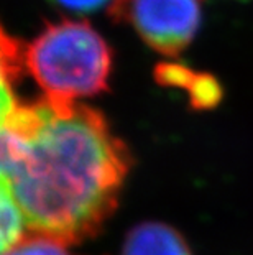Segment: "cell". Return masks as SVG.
<instances>
[{
  "mask_svg": "<svg viewBox=\"0 0 253 255\" xmlns=\"http://www.w3.org/2000/svg\"><path fill=\"white\" fill-rule=\"evenodd\" d=\"M25 68L45 97L76 102L107 88L112 50L87 21L63 20L46 25L25 48Z\"/></svg>",
  "mask_w": 253,
  "mask_h": 255,
  "instance_id": "obj_2",
  "label": "cell"
},
{
  "mask_svg": "<svg viewBox=\"0 0 253 255\" xmlns=\"http://www.w3.org/2000/svg\"><path fill=\"white\" fill-rule=\"evenodd\" d=\"M158 81L166 86L187 89L192 104L199 109L215 106L222 96L220 86L212 76L194 73L179 64H161L158 68Z\"/></svg>",
  "mask_w": 253,
  "mask_h": 255,
  "instance_id": "obj_6",
  "label": "cell"
},
{
  "mask_svg": "<svg viewBox=\"0 0 253 255\" xmlns=\"http://www.w3.org/2000/svg\"><path fill=\"white\" fill-rule=\"evenodd\" d=\"M68 244L59 239L33 232L23 234L20 241L5 255H71L68 252Z\"/></svg>",
  "mask_w": 253,
  "mask_h": 255,
  "instance_id": "obj_8",
  "label": "cell"
},
{
  "mask_svg": "<svg viewBox=\"0 0 253 255\" xmlns=\"http://www.w3.org/2000/svg\"><path fill=\"white\" fill-rule=\"evenodd\" d=\"M130 155L102 114L43 97L0 126V175L26 227L66 244L99 232L117 208Z\"/></svg>",
  "mask_w": 253,
  "mask_h": 255,
  "instance_id": "obj_1",
  "label": "cell"
},
{
  "mask_svg": "<svg viewBox=\"0 0 253 255\" xmlns=\"http://www.w3.org/2000/svg\"><path fill=\"white\" fill-rule=\"evenodd\" d=\"M25 227L26 222L12 184L0 175V255H5L20 241Z\"/></svg>",
  "mask_w": 253,
  "mask_h": 255,
  "instance_id": "obj_7",
  "label": "cell"
},
{
  "mask_svg": "<svg viewBox=\"0 0 253 255\" xmlns=\"http://www.w3.org/2000/svg\"><path fill=\"white\" fill-rule=\"evenodd\" d=\"M25 68V48L0 23V126L20 106L17 86Z\"/></svg>",
  "mask_w": 253,
  "mask_h": 255,
  "instance_id": "obj_4",
  "label": "cell"
},
{
  "mask_svg": "<svg viewBox=\"0 0 253 255\" xmlns=\"http://www.w3.org/2000/svg\"><path fill=\"white\" fill-rule=\"evenodd\" d=\"M51 5L73 15H87L110 7L114 0H50Z\"/></svg>",
  "mask_w": 253,
  "mask_h": 255,
  "instance_id": "obj_9",
  "label": "cell"
},
{
  "mask_svg": "<svg viewBox=\"0 0 253 255\" xmlns=\"http://www.w3.org/2000/svg\"><path fill=\"white\" fill-rule=\"evenodd\" d=\"M202 3L204 0H114L109 13L130 25L152 50L174 56L196 36Z\"/></svg>",
  "mask_w": 253,
  "mask_h": 255,
  "instance_id": "obj_3",
  "label": "cell"
},
{
  "mask_svg": "<svg viewBox=\"0 0 253 255\" xmlns=\"http://www.w3.org/2000/svg\"><path fill=\"white\" fill-rule=\"evenodd\" d=\"M122 255H191V251L173 227L143 222L128 234Z\"/></svg>",
  "mask_w": 253,
  "mask_h": 255,
  "instance_id": "obj_5",
  "label": "cell"
}]
</instances>
